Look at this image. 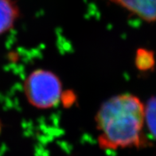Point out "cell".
I'll return each mask as SVG.
<instances>
[{
    "label": "cell",
    "mask_w": 156,
    "mask_h": 156,
    "mask_svg": "<svg viewBox=\"0 0 156 156\" xmlns=\"http://www.w3.org/2000/svg\"><path fill=\"white\" fill-rule=\"evenodd\" d=\"M95 120L101 147L115 150L139 147L143 142L144 105L133 95L109 98L102 104Z\"/></svg>",
    "instance_id": "obj_1"
},
{
    "label": "cell",
    "mask_w": 156,
    "mask_h": 156,
    "mask_svg": "<svg viewBox=\"0 0 156 156\" xmlns=\"http://www.w3.org/2000/svg\"><path fill=\"white\" fill-rule=\"evenodd\" d=\"M62 93V81L49 70H34L25 80V96L31 105L38 109L54 108L61 100Z\"/></svg>",
    "instance_id": "obj_2"
},
{
    "label": "cell",
    "mask_w": 156,
    "mask_h": 156,
    "mask_svg": "<svg viewBox=\"0 0 156 156\" xmlns=\"http://www.w3.org/2000/svg\"><path fill=\"white\" fill-rule=\"evenodd\" d=\"M147 22L156 21V0H112Z\"/></svg>",
    "instance_id": "obj_3"
},
{
    "label": "cell",
    "mask_w": 156,
    "mask_h": 156,
    "mask_svg": "<svg viewBox=\"0 0 156 156\" xmlns=\"http://www.w3.org/2000/svg\"><path fill=\"white\" fill-rule=\"evenodd\" d=\"M19 17V9L13 0H0V35L15 26Z\"/></svg>",
    "instance_id": "obj_4"
},
{
    "label": "cell",
    "mask_w": 156,
    "mask_h": 156,
    "mask_svg": "<svg viewBox=\"0 0 156 156\" xmlns=\"http://www.w3.org/2000/svg\"><path fill=\"white\" fill-rule=\"evenodd\" d=\"M144 122L151 136L156 140V97H152L144 106Z\"/></svg>",
    "instance_id": "obj_5"
},
{
    "label": "cell",
    "mask_w": 156,
    "mask_h": 156,
    "mask_svg": "<svg viewBox=\"0 0 156 156\" xmlns=\"http://www.w3.org/2000/svg\"><path fill=\"white\" fill-rule=\"evenodd\" d=\"M136 65L142 71L151 69L154 66V58L153 53L147 49H139L136 54Z\"/></svg>",
    "instance_id": "obj_6"
}]
</instances>
